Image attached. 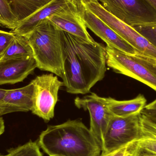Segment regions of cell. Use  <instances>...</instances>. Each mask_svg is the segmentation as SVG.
Masks as SVG:
<instances>
[{"instance_id":"5b68a950","label":"cell","mask_w":156,"mask_h":156,"mask_svg":"<svg viewBox=\"0 0 156 156\" xmlns=\"http://www.w3.org/2000/svg\"><path fill=\"white\" fill-rule=\"evenodd\" d=\"M106 11L131 27L156 23V11L146 0H98Z\"/></svg>"},{"instance_id":"6da1fadb","label":"cell","mask_w":156,"mask_h":156,"mask_svg":"<svg viewBox=\"0 0 156 156\" xmlns=\"http://www.w3.org/2000/svg\"><path fill=\"white\" fill-rule=\"evenodd\" d=\"M63 84L72 94H85L104 78L105 47L91 43L61 30Z\"/></svg>"},{"instance_id":"83f0119b","label":"cell","mask_w":156,"mask_h":156,"mask_svg":"<svg viewBox=\"0 0 156 156\" xmlns=\"http://www.w3.org/2000/svg\"><path fill=\"white\" fill-rule=\"evenodd\" d=\"M5 131V124L3 118L0 116V136Z\"/></svg>"},{"instance_id":"4dcf8cb0","label":"cell","mask_w":156,"mask_h":156,"mask_svg":"<svg viewBox=\"0 0 156 156\" xmlns=\"http://www.w3.org/2000/svg\"><path fill=\"white\" fill-rule=\"evenodd\" d=\"M0 156H5L2 155V154H0Z\"/></svg>"},{"instance_id":"1f68e13d","label":"cell","mask_w":156,"mask_h":156,"mask_svg":"<svg viewBox=\"0 0 156 156\" xmlns=\"http://www.w3.org/2000/svg\"></svg>"},{"instance_id":"30bf717a","label":"cell","mask_w":156,"mask_h":156,"mask_svg":"<svg viewBox=\"0 0 156 156\" xmlns=\"http://www.w3.org/2000/svg\"><path fill=\"white\" fill-rule=\"evenodd\" d=\"M71 12L79 13L76 6L70 0H52L32 15L19 23L17 26L11 32L15 34L26 36L32 32L43 20L51 16Z\"/></svg>"},{"instance_id":"e0dca14e","label":"cell","mask_w":156,"mask_h":156,"mask_svg":"<svg viewBox=\"0 0 156 156\" xmlns=\"http://www.w3.org/2000/svg\"><path fill=\"white\" fill-rule=\"evenodd\" d=\"M140 136L136 142L138 146L156 154V123L143 114H139Z\"/></svg>"},{"instance_id":"7402d4cb","label":"cell","mask_w":156,"mask_h":156,"mask_svg":"<svg viewBox=\"0 0 156 156\" xmlns=\"http://www.w3.org/2000/svg\"><path fill=\"white\" fill-rule=\"evenodd\" d=\"M136 146L135 141L110 151L102 152L99 156H132Z\"/></svg>"},{"instance_id":"4316f807","label":"cell","mask_w":156,"mask_h":156,"mask_svg":"<svg viewBox=\"0 0 156 156\" xmlns=\"http://www.w3.org/2000/svg\"><path fill=\"white\" fill-rule=\"evenodd\" d=\"M144 109L147 111H156V99L150 103L146 105Z\"/></svg>"},{"instance_id":"44dd1931","label":"cell","mask_w":156,"mask_h":156,"mask_svg":"<svg viewBox=\"0 0 156 156\" xmlns=\"http://www.w3.org/2000/svg\"><path fill=\"white\" fill-rule=\"evenodd\" d=\"M132 27L156 48V23L137 25Z\"/></svg>"},{"instance_id":"2e32d148","label":"cell","mask_w":156,"mask_h":156,"mask_svg":"<svg viewBox=\"0 0 156 156\" xmlns=\"http://www.w3.org/2000/svg\"><path fill=\"white\" fill-rule=\"evenodd\" d=\"M14 15L20 23L52 0H6Z\"/></svg>"},{"instance_id":"ac0fdd59","label":"cell","mask_w":156,"mask_h":156,"mask_svg":"<svg viewBox=\"0 0 156 156\" xmlns=\"http://www.w3.org/2000/svg\"><path fill=\"white\" fill-rule=\"evenodd\" d=\"M30 57H34L33 51L26 37L15 34L12 41L0 59Z\"/></svg>"},{"instance_id":"484cf974","label":"cell","mask_w":156,"mask_h":156,"mask_svg":"<svg viewBox=\"0 0 156 156\" xmlns=\"http://www.w3.org/2000/svg\"><path fill=\"white\" fill-rule=\"evenodd\" d=\"M141 113L145 115L150 120L156 123V111H147L144 109Z\"/></svg>"},{"instance_id":"ba28073f","label":"cell","mask_w":156,"mask_h":156,"mask_svg":"<svg viewBox=\"0 0 156 156\" xmlns=\"http://www.w3.org/2000/svg\"><path fill=\"white\" fill-rule=\"evenodd\" d=\"M140 131L139 114L126 117L114 115L105 133L101 152L135 142L139 138Z\"/></svg>"},{"instance_id":"3957f363","label":"cell","mask_w":156,"mask_h":156,"mask_svg":"<svg viewBox=\"0 0 156 156\" xmlns=\"http://www.w3.org/2000/svg\"><path fill=\"white\" fill-rule=\"evenodd\" d=\"M61 30L48 19L43 20L26 37L37 68L62 77Z\"/></svg>"},{"instance_id":"5bb4252c","label":"cell","mask_w":156,"mask_h":156,"mask_svg":"<svg viewBox=\"0 0 156 156\" xmlns=\"http://www.w3.org/2000/svg\"><path fill=\"white\" fill-rule=\"evenodd\" d=\"M59 30L87 42H95L90 35L87 27L80 14L78 12L62 13L51 16L48 18Z\"/></svg>"},{"instance_id":"52a82bcc","label":"cell","mask_w":156,"mask_h":156,"mask_svg":"<svg viewBox=\"0 0 156 156\" xmlns=\"http://www.w3.org/2000/svg\"><path fill=\"white\" fill-rule=\"evenodd\" d=\"M86 7L129 43L138 54L156 62V48L133 27L106 11L99 2H91Z\"/></svg>"},{"instance_id":"9a60e30c","label":"cell","mask_w":156,"mask_h":156,"mask_svg":"<svg viewBox=\"0 0 156 156\" xmlns=\"http://www.w3.org/2000/svg\"><path fill=\"white\" fill-rule=\"evenodd\" d=\"M108 106L114 115L126 117L140 114L146 105L147 100L143 94L126 101H118L111 97L107 98Z\"/></svg>"},{"instance_id":"7a4b0ae2","label":"cell","mask_w":156,"mask_h":156,"mask_svg":"<svg viewBox=\"0 0 156 156\" xmlns=\"http://www.w3.org/2000/svg\"><path fill=\"white\" fill-rule=\"evenodd\" d=\"M38 144L49 156H99L102 152L90 129L78 120L48 126L40 134Z\"/></svg>"},{"instance_id":"d4e9b609","label":"cell","mask_w":156,"mask_h":156,"mask_svg":"<svg viewBox=\"0 0 156 156\" xmlns=\"http://www.w3.org/2000/svg\"><path fill=\"white\" fill-rule=\"evenodd\" d=\"M132 156H156V154L145 148L138 146L136 144L133 154Z\"/></svg>"},{"instance_id":"ffe728a7","label":"cell","mask_w":156,"mask_h":156,"mask_svg":"<svg viewBox=\"0 0 156 156\" xmlns=\"http://www.w3.org/2000/svg\"><path fill=\"white\" fill-rule=\"evenodd\" d=\"M5 156H43L38 143L30 141L23 145L7 151Z\"/></svg>"},{"instance_id":"603a6c76","label":"cell","mask_w":156,"mask_h":156,"mask_svg":"<svg viewBox=\"0 0 156 156\" xmlns=\"http://www.w3.org/2000/svg\"><path fill=\"white\" fill-rule=\"evenodd\" d=\"M14 36V34L11 31L7 32L0 30V58L12 43Z\"/></svg>"},{"instance_id":"cb8c5ba5","label":"cell","mask_w":156,"mask_h":156,"mask_svg":"<svg viewBox=\"0 0 156 156\" xmlns=\"http://www.w3.org/2000/svg\"><path fill=\"white\" fill-rule=\"evenodd\" d=\"M76 6L78 11L81 16H82L84 10L86 9V5L91 2H99L98 0H70Z\"/></svg>"},{"instance_id":"f546056e","label":"cell","mask_w":156,"mask_h":156,"mask_svg":"<svg viewBox=\"0 0 156 156\" xmlns=\"http://www.w3.org/2000/svg\"><path fill=\"white\" fill-rule=\"evenodd\" d=\"M148 2L156 11V0H146Z\"/></svg>"},{"instance_id":"8992f818","label":"cell","mask_w":156,"mask_h":156,"mask_svg":"<svg viewBox=\"0 0 156 156\" xmlns=\"http://www.w3.org/2000/svg\"><path fill=\"white\" fill-rule=\"evenodd\" d=\"M31 82L34 86L31 111L44 121L48 122L54 117L58 91L64 85L63 82L52 73L37 76Z\"/></svg>"},{"instance_id":"9c48e42d","label":"cell","mask_w":156,"mask_h":156,"mask_svg":"<svg viewBox=\"0 0 156 156\" xmlns=\"http://www.w3.org/2000/svg\"><path fill=\"white\" fill-rule=\"evenodd\" d=\"M75 104L79 109L89 111L90 118V130L102 148L105 133L110 120L114 116L109 109L107 98L92 93L82 98L76 97Z\"/></svg>"},{"instance_id":"277c9868","label":"cell","mask_w":156,"mask_h":156,"mask_svg":"<svg viewBox=\"0 0 156 156\" xmlns=\"http://www.w3.org/2000/svg\"><path fill=\"white\" fill-rule=\"evenodd\" d=\"M106 65L115 72L135 79L156 91V62L139 54L130 55L105 47Z\"/></svg>"},{"instance_id":"d6986e66","label":"cell","mask_w":156,"mask_h":156,"mask_svg":"<svg viewBox=\"0 0 156 156\" xmlns=\"http://www.w3.org/2000/svg\"><path fill=\"white\" fill-rule=\"evenodd\" d=\"M18 24L6 0H0V27L13 30Z\"/></svg>"},{"instance_id":"4fadbf2b","label":"cell","mask_w":156,"mask_h":156,"mask_svg":"<svg viewBox=\"0 0 156 156\" xmlns=\"http://www.w3.org/2000/svg\"><path fill=\"white\" fill-rule=\"evenodd\" d=\"M34 91L32 82L22 88L7 90L0 101V116L11 113L32 111Z\"/></svg>"},{"instance_id":"7c38bea8","label":"cell","mask_w":156,"mask_h":156,"mask_svg":"<svg viewBox=\"0 0 156 156\" xmlns=\"http://www.w3.org/2000/svg\"><path fill=\"white\" fill-rule=\"evenodd\" d=\"M36 68L34 57L0 59V85L23 81Z\"/></svg>"},{"instance_id":"f1b7e54d","label":"cell","mask_w":156,"mask_h":156,"mask_svg":"<svg viewBox=\"0 0 156 156\" xmlns=\"http://www.w3.org/2000/svg\"><path fill=\"white\" fill-rule=\"evenodd\" d=\"M7 90L5 89H0V101L3 98Z\"/></svg>"},{"instance_id":"8fae6325","label":"cell","mask_w":156,"mask_h":156,"mask_svg":"<svg viewBox=\"0 0 156 156\" xmlns=\"http://www.w3.org/2000/svg\"><path fill=\"white\" fill-rule=\"evenodd\" d=\"M82 18L87 28L105 42L106 45L130 55L139 54L129 43L86 7Z\"/></svg>"}]
</instances>
